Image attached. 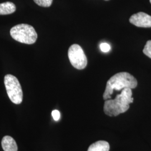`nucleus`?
I'll return each mask as SVG.
<instances>
[{
	"mask_svg": "<svg viewBox=\"0 0 151 151\" xmlns=\"http://www.w3.org/2000/svg\"><path fill=\"white\" fill-rule=\"evenodd\" d=\"M143 52L147 57L151 58V40L147 42L145 48L143 50Z\"/></svg>",
	"mask_w": 151,
	"mask_h": 151,
	"instance_id": "11",
	"label": "nucleus"
},
{
	"mask_svg": "<svg viewBox=\"0 0 151 151\" xmlns=\"http://www.w3.org/2000/svg\"><path fill=\"white\" fill-rule=\"evenodd\" d=\"M5 85L7 93L11 101L15 104H20L22 101L23 93L20 83L16 77L7 75L5 77Z\"/></svg>",
	"mask_w": 151,
	"mask_h": 151,
	"instance_id": "4",
	"label": "nucleus"
},
{
	"mask_svg": "<svg viewBox=\"0 0 151 151\" xmlns=\"http://www.w3.org/2000/svg\"><path fill=\"white\" fill-rule=\"evenodd\" d=\"M11 37L22 43L32 44L37 41V34L34 28L28 24H19L11 28Z\"/></svg>",
	"mask_w": 151,
	"mask_h": 151,
	"instance_id": "3",
	"label": "nucleus"
},
{
	"mask_svg": "<svg viewBox=\"0 0 151 151\" xmlns=\"http://www.w3.org/2000/svg\"><path fill=\"white\" fill-rule=\"evenodd\" d=\"M1 145L4 151H17L16 142L10 136H5L2 138Z\"/></svg>",
	"mask_w": 151,
	"mask_h": 151,
	"instance_id": "7",
	"label": "nucleus"
},
{
	"mask_svg": "<svg viewBox=\"0 0 151 151\" xmlns=\"http://www.w3.org/2000/svg\"><path fill=\"white\" fill-rule=\"evenodd\" d=\"M129 22L138 27H151V16L143 12L133 15L130 17Z\"/></svg>",
	"mask_w": 151,
	"mask_h": 151,
	"instance_id": "6",
	"label": "nucleus"
},
{
	"mask_svg": "<svg viewBox=\"0 0 151 151\" xmlns=\"http://www.w3.org/2000/svg\"><path fill=\"white\" fill-rule=\"evenodd\" d=\"M110 145L104 140H99L92 143L88 148L87 151H109Z\"/></svg>",
	"mask_w": 151,
	"mask_h": 151,
	"instance_id": "8",
	"label": "nucleus"
},
{
	"mask_svg": "<svg viewBox=\"0 0 151 151\" xmlns=\"http://www.w3.org/2000/svg\"><path fill=\"white\" fill-rule=\"evenodd\" d=\"M52 115L55 121H58L60 119V111L57 110H54L52 112Z\"/></svg>",
	"mask_w": 151,
	"mask_h": 151,
	"instance_id": "13",
	"label": "nucleus"
},
{
	"mask_svg": "<svg viewBox=\"0 0 151 151\" xmlns=\"http://www.w3.org/2000/svg\"><path fill=\"white\" fill-rule=\"evenodd\" d=\"M150 3L151 4V0H150Z\"/></svg>",
	"mask_w": 151,
	"mask_h": 151,
	"instance_id": "14",
	"label": "nucleus"
},
{
	"mask_svg": "<svg viewBox=\"0 0 151 151\" xmlns=\"http://www.w3.org/2000/svg\"><path fill=\"white\" fill-rule=\"evenodd\" d=\"M68 58L71 65L77 70H83L87 65L86 56L81 47L78 44H73L68 52Z\"/></svg>",
	"mask_w": 151,
	"mask_h": 151,
	"instance_id": "5",
	"label": "nucleus"
},
{
	"mask_svg": "<svg viewBox=\"0 0 151 151\" xmlns=\"http://www.w3.org/2000/svg\"><path fill=\"white\" fill-rule=\"evenodd\" d=\"M133 100L132 89L125 88L113 100H105L104 111L109 116H116L120 114L126 112L129 108L130 104L133 102Z\"/></svg>",
	"mask_w": 151,
	"mask_h": 151,
	"instance_id": "1",
	"label": "nucleus"
},
{
	"mask_svg": "<svg viewBox=\"0 0 151 151\" xmlns=\"http://www.w3.org/2000/svg\"><path fill=\"white\" fill-rule=\"evenodd\" d=\"M100 48L103 52L106 53V52H109L111 47L109 44L106 43H102L100 45Z\"/></svg>",
	"mask_w": 151,
	"mask_h": 151,
	"instance_id": "12",
	"label": "nucleus"
},
{
	"mask_svg": "<svg viewBox=\"0 0 151 151\" xmlns=\"http://www.w3.org/2000/svg\"><path fill=\"white\" fill-rule=\"evenodd\" d=\"M138 82L135 77L128 72H120L113 76L106 83L105 90L103 94L105 100L110 99L114 91H120L125 88H135Z\"/></svg>",
	"mask_w": 151,
	"mask_h": 151,
	"instance_id": "2",
	"label": "nucleus"
},
{
	"mask_svg": "<svg viewBox=\"0 0 151 151\" xmlns=\"http://www.w3.org/2000/svg\"><path fill=\"white\" fill-rule=\"evenodd\" d=\"M16 11V6L11 2H6L0 4V15H9Z\"/></svg>",
	"mask_w": 151,
	"mask_h": 151,
	"instance_id": "9",
	"label": "nucleus"
},
{
	"mask_svg": "<svg viewBox=\"0 0 151 151\" xmlns=\"http://www.w3.org/2000/svg\"><path fill=\"white\" fill-rule=\"evenodd\" d=\"M34 1L38 5L42 6V7H48L50 6L53 0H34Z\"/></svg>",
	"mask_w": 151,
	"mask_h": 151,
	"instance_id": "10",
	"label": "nucleus"
}]
</instances>
